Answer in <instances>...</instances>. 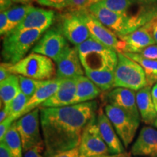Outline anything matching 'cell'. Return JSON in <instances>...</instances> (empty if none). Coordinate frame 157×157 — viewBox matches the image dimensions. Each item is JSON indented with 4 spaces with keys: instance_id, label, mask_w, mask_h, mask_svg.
Returning <instances> with one entry per match:
<instances>
[{
    "instance_id": "6da1fadb",
    "label": "cell",
    "mask_w": 157,
    "mask_h": 157,
    "mask_svg": "<svg viewBox=\"0 0 157 157\" xmlns=\"http://www.w3.org/2000/svg\"><path fill=\"white\" fill-rule=\"evenodd\" d=\"M98 107V102L92 101L65 107L39 108L44 155L78 147L84 129L97 116Z\"/></svg>"
},
{
    "instance_id": "7a4b0ae2",
    "label": "cell",
    "mask_w": 157,
    "mask_h": 157,
    "mask_svg": "<svg viewBox=\"0 0 157 157\" xmlns=\"http://www.w3.org/2000/svg\"><path fill=\"white\" fill-rule=\"evenodd\" d=\"M76 48L84 71H115L118 63L116 50L92 36Z\"/></svg>"
},
{
    "instance_id": "3957f363",
    "label": "cell",
    "mask_w": 157,
    "mask_h": 157,
    "mask_svg": "<svg viewBox=\"0 0 157 157\" xmlns=\"http://www.w3.org/2000/svg\"><path fill=\"white\" fill-rule=\"evenodd\" d=\"M44 32L40 30H26L12 32L4 37L2 58L4 62L14 65L25 58Z\"/></svg>"
},
{
    "instance_id": "277c9868",
    "label": "cell",
    "mask_w": 157,
    "mask_h": 157,
    "mask_svg": "<svg viewBox=\"0 0 157 157\" xmlns=\"http://www.w3.org/2000/svg\"><path fill=\"white\" fill-rule=\"evenodd\" d=\"M8 70L12 74L39 81L56 78V67L52 59L34 52H31L17 63L10 65Z\"/></svg>"
},
{
    "instance_id": "5b68a950",
    "label": "cell",
    "mask_w": 157,
    "mask_h": 157,
    "mask_svg": "<svg viewBox=\"0 0 157 157\" xmlns=\"http://www.w3.org/2000/svg\"><path fill=\"white\" fill-rule=\"evenodd\" d=\"M118 63L114 71V87L138 91L146 87V76L143 68L123 52H117Z\"/></svg>"
},
{
    "instance_id": "8992f818",
    "label": "cell",
    "mask_w": 157,
    "mask_h": 157,
    "mask_svg": "<svg viewBox=\"0 0 157 157\" xmlns=\"http://www.w3.org/2000/svg\"><path fill=\"white\" fill-rule=\"evenodd\" d=\"M56 26L68 42L77 47L91 37L87 25L77 12L65 11L59 14Z\"/></svg>"
},
{
    "instance_id": "52a82bcc",
    "label": "cell",
    "mask_w": 157,
    "mask_h": 157,
    "mask_svg": "<svg viewBox=\"0 0 157 157\" xmlns=\"http://www.w3.org/2000/svg\"><path fill=\"white\" fill-rule=\"evenodd\" d=\"M104 111L124 146L127 148L136 135L140 121L135 119L122 109L109 104L105 105Z\"/></svg>"
},
{
    "instance_id": "ba28073f",
    "label": "cell",
    "mask_w": 157,
    "mask_h": 157,
    "mask_svg": "<svg viewBox=\"0 0 157 157\" xmlns=\"http://www.w3.org/2000/svg\"><path fill=\"white\" fill-rule=\"evenodd\" d=\"M39 119L40 110L37 108L15 121L24 153L36 146L44 145L39 129Z\"/></svg>"
},
{
    "instance_id": "9c48e42d",
    "label": "cell",
    "mask_w": 157,
    "mask_h": 157,
    "mask_svg": "<svg viewBox=\"0 0 157 157\" xmlns=\"http://www.w3.org/2000/svg\"><path fill=\"white\" fill-rule=\"evenodd\" d=\"M70 48L67 39L56 26L47 30L32 48V52L43 55L56 62Z\"/></svg>"
},
{
    "instance_id": "30bf717a",
    "label": "cell",
    "mask_w": 157,
    "mask_h": 157,
    "mask_svg": "<svg viewBox=\"0 0 157 157\" xmlns=\"http://www.w3.org/2000/svg\"><path fill=\"white\" fill-rule=\"evenodd\" d=\"M96 117L90 121L82 134L78 146L80 157L103 156L111 154L109 147L100 132Z\"/></svg>"
},
{
    "instance_id": "8fae6325",
    "label": "cell",
    "mask_w": 157,
    "mask_h": 157,
    "mask_svg": "<svg viewBox=\"0 0 157 157\" xmlns=\"http://www.w3.org/2000/svg\"><path fill=\"white\" fill-rule=\"evenodd\" d=\"M82 21L87 25L91 36L102 44L117 51L123 52L124 43L111 29L107 28L96 19L87 9L77 11Z\"/></svg>"
},
{
    "instance_id": "7c38bea8",
    "label": "cell",
    "mask_w": 157,
    "mask_h": 157,
    "mask_svg": "<svg viewBox=\"0 0 157 157\" xmlns=\"http://www.w3.org/2000/svg\"><path fill=\"white\" fill-rule=\"evenodd\" d=\"M87 9L102 24L111 29L119 37L128 34L125 16L110 10L99 2L90 5Z\"/></svg>"
},
{
    "instance_id": "4fadbf2b",
    "label": "cell",
    "mask_w": 157,
    "mask_h": 157,
    "mask_svg": "<svg viewBox=\"0 0 157 157\" xmlns=\"http://www.w3.org/2000/svg\"><path fill=\"white\" fill-rule=\"evenodd\" d=\"M56 20V13L52 10L32 7L24 20L13 31L20 32L36 29L45 32L51 28Z\"/></svg>"
},
{
    "instance_id": "5bb4252c",
    "label": "cell",
    "mask_w": 157,
    "mask_h": 157,
    "mask_svg": "<svg viewBox=\"0 0 157 157\" xmlns=\"http://www.w3.org/2000/svg\"><path fill=\"white\" fill-rule=\"evenodd\" d=\"M103 99L107 104L119 108L137 120H140V113L137 106L136 94L134 90L116 87L105 93Z\"/></svg>"
},
{
    "instance_id": "9a60e30c",
    "label": "cell",
    "mask_w": 157,
    "mask_h": 157,
    "mask_svg": "<svg viewBox=\"0 0 157 157\" xmlns=\"http://www.w3.org/2000/svg\"><path fill=\"white\" fill-rule=\"evenodd\" d=\"M154 18L142 27L137 29L134 32L125 36H119V39L124 43L123 52L138 53L143 49L156 44L153 36Z\"/></svg>"
},
{
    "instance_id": "2e32d148",
    "label": "cell",
    "mask_w": 157,
    "mask_h": 157,
    "mask_svg": "<svg viewBox=\"0 0 157 157\" xmlns=\"http://www.w3.org/2000/svg\"><path fill=\"white\" fill-rule=\"evenodd\" d=\"M56 63L57 78L65 79L84 76L83 66L76 46H70L66 52L57 60Z\"/></svg>"
},
{
    "instance_id": "e0dca14e",
    "label": "cell",
    "mask_w": 157,
    "mask_h": 157,
    "mask_svg": "<svg viewBox=\"0 0 157 157\" xmlns=\"http://www.w3.org/2000/svg\"><path fill=\"white\" fill-rule=\"evenodd\" d=\"M97 123L103 139L109 147L110 153L112 155L121 154L124 153L123 143L118 136L114 127L106 114L101 109L97 113Z\"/></svg>"
},
{
    "instance_id": "ac0fdd59",
    "label": "cell",
    "mask_w": 157,
    "mask_h": 157,
    "mask_svg": "<svg viewBox=\"0 0 157 157\" xmlns=\"http://www.w3.org/2000/svg\"><path fill=\"white\" fill-rule=\"evenodd\" d=\"M134 156L157 157V130L151 127H143L131 148Z\"/></svg>"
},
{
    "instance_id": "d6986e66",
    "label": "cell",
    "mask_w": 157,
    "mask_h": 157,
    "mask_svg": "<svg viewBox=\"0 0 157 157\" xmlns=\"http://www.w3.org/2000/svg\"><path fill=\"white\" fill-rule=\"evenodd\" d=\"M76 78L63 80L58 91L39 108H59L74 105L76 93Z\"/></svg>"
},
{
    "instance_id": "ffe728a7",
    "label": "cell",
    "mask_w": 157,
    "mask_h": 157,
    "mask_svg": "<svg viewBox=\"0 0 157 157\" xmlns=\"http://www.w3.org/2000/svg\"><path fill=\"white\" fill-rule=\"evenodd\" d=\"M63 80V79L56 77L53 79L48 80L43 82V84L38 88L34 95L29 100L23 112L20 115V118L34 111L37 108H39L42 104L52 97L58 91Z\"/></svg>"
},
{
    "instance_id": "44dd1931",
    "label": "cell",
    "mask_w": 157,
    "mask_h": 157,
    "mask_svg": "<svg viewBox=\"0 0 157 157\" xmlns=\"http://www.w3.org/2000/svg\"><path fill=\"white\" fill-rule=\"evenodd\" d=\"M136 102L142 121L146 124H154L157 119V112L152 100L151 87L146 86L138 90Z\"/></svg>"
},
{
    "instance_id": "7402d4cb",
    "label": "cell",
    "mask_w": 157,
    "mask_h": 157,
    "mask_svg": "<svg viewBox=\"0 0 157 157\" xmlns=\"http://www.w3.org/2000/svg\"><path fill=\"white\" fill-rule=\"evenodd\" d=\"M76 78V93L74 104L92 101L101 94L102 90L87 76H79Z\"/></svg>"
},
{
    "instance_id": "603a6c76",
    "label": "cell",
    "mask_w": 157,
    "mask_h": 157,
    "mask_svg": "<svg viewBox=\"0 0 157 157\" xmlns=\"http://www.w3.org/2000/svg\"><path fill=\"white\" fill-rule=\"evenodd\" d=\"M125 56L137 63L144 70L146 76L147 86L152 87L157 83V60H150L138 53L123 52Z\"/></svg>"
},
{
    "instance_id": "cb8c5ba5",
    "label": "cell",
    "mask_w": 157,
    "mask_h": 157,
    "mask_svg": "<svg viewBox=\"0 0 157 157\" xmlns=\"http://www.w3.org/2000/svg\"><path fill=\"white\" fill-rule=\"evenodd\" d=\"M20 93L21 90L17 75L11 74L5 81L0 82L1 103H3V105H9Z\"/></svg>"
},
{
    "instance_id": "d4e9b609",
    "label": "cell",
    "mask_w": 157,
    "mask_h": 157,
    "mask_svg": "<svg viewBox=\"0 0 157 157\" xmlns=\"http://www.w3.org/2000/svg\"><path fill=\"white\" fill-rule=\"evenodd\" d=\"M86 76L102 91H109L114 87V71H84Z\"/></svg>"
},
{
    "instance_id": "484cf974",
    "label": "cell",
    "mask_w": 157,
    "mask_h": 157,
    "mask_svg": "<svg viewBox=\"0 0 157 157\" xmlns=\"http://www.w3.org/2000/svg\"><path fill=\"white\" fill-rule=\"evenodd\" d=\"M2 142L5 143L6 146L9 149L13 157H23V145L21 137L16 127L15 121L12 124L8 129L5 137H3Z\"/></svg>"
},
{
    "instance_id": "4316f807",
    "label": "cell",
    "mask_w": 157,
    "mask_h": 157,
    "mask_svg": "<svg viewBox=\"0 0 157 157\" xmlns=\"http://www.w3.org/2000/svg\"><path fill=\"white\" fill-rule=\"evenodd\" d=\"M32 7L33 6L31 5H15L5 11L7 18L13 25V29L16 28L24 20Z\"/></svg>"
},
{
    "instance_id": "83f0119b",
    "label": "cell",
    "mask_w": 157,
    "mask_h": 157,
    "mask_svg": "<svg viewBox=\"0 0 157 157\" xmlns=\"http://www.w3.org/2000/svg\"><path fill=\"white\" fill-rule=\"evenodd\" d=\"M98 2L120 15H124L133 5L137 4L135 0H101Z\"/></svg>"
},
{
    "instance_id": "f1b7e54d",
    "label": "cell",
    "mask_w": 157,
    "mask_h": 157,
    "mask_svg": "<svg viewBox=\"0 0 157 157\" xmlns=\"http://www.w3.org/2000/svg\"><path fill=\"white\" fill-rule=\"evenodd\" d=\"M29 100V98L21 92L10 103L9 105L4 106L8 111L9 116L14 117L16 121L20 118V115L23 112Z\"/></svg>"
},
{
    "instance_id": "f546056e",
    "label": "cell",
    "mask_w": 157,
    "mask_h": 157,
    "mask_svg": "<svg viewBox=\"0 0 157 157\" xmlns=\"http://www.w3.org/2000/svg\"><path fill=\"white\" fill-rule=\"evenodd\" d=\"M19 78L20 87L21 92L26 96L29 99L34 95L38 88L40 87L44 81H39L34 78L25 77L23 76L17 75Z\"/></svg>"
},
{
    "instance_id": "4dcf8cb0",
    "label": "cell",
    "mask_w": 157,
    "mask_h": 157,
    "mask_svg": "<svg viewBox=\"0 0 157 157\" xmlns=\"http://www.w3.org/2000/svg\"><path fill=\"white\" fill-rule=\"evenodd\" d=\"M36 2L40 5L45 7L59 10H66L71 5L72 0H37Z\"/></svg>"
},
{
    "instance_id": "1f68e13d",
    "label": "cell",
    "mask_w": 157,
    "mask_h": 157,
    "mask_svg": "<svg viewBox=\"0 0 157 157\" xmlns=\"http://www.w3.org/2000/svg\"><path fill=\"white\" fill-rule=\"evenodd\" d=\"M13 27L7 18L5 11L0 13V34L2 36H6L11 31H13Z\"/></svg>"
},
{
    "instance_id": "d6a6232c",
    "label": "cell",
    "mask_w": 157,
    "mask_h": 157,
    "mask_svg": "<svg viewBox=\"0 0 157 157\" xmlns=\"http://www.w3.org/2000/svg\"><path fill=\"white\" fill-rule=\"evenodd\" d=\"M144 58L150 60H157V44H152L141 50L138 52Z\"/></svg>"
},
{
    "instance_id": "836d02e7",
    "label": "cell",
    "mask_w": 157,
    "mask_h": 157,
    "mask_svg": "<svg viewBox=\"0 0 157 157\" xmlns=\"http://www.w3.org/2000/svg\"><path fill=\"white\" fill-rule=\"evenodd\" d=\"M89 0H72L71 5L65 11L77 12L87 9L88 7Z\"/></svg>"
},
{
    "instance_id": "e575fe53",
    "label": "cell",
    "mask_w": 157,
    "mask_h": 157,
    "mask_svg": "<svg viewBox=\"0 0 157 157\" xmlns=\"http://www.w3.org/2000/svg\"><path fill=\"white\" fill-rule=\"evenodd\" d=\"M15 121V119L14 117L8 116L7 119H5L2 122H1V124H0V140H2L5 134Z\"/></svg>"
},
{
    "instance_id": "d590c367",
    "label": "cell",
    "mask_w": 157,
    "mask_h": 157,
    "mask_svg": "<svg viewBox=\"0 0 157 157\" xmlns=\"http://www.w3.org/2000/svg\"><path fill=\"white\" fill-rule=\"evenodd\" d=\"M44 157H80L78 147L66 151L58 152L50 155H44Z\"/></svg>"
},
{
    "instance_id": "8d00e7d4",
    "label": "cell",
    "mask_w": 157,
    "mask_h": 157,
    "mask_svg": "<svg viewBox=\"0 0 157 157\" xmlns=\"http://www.w3.org/2000/svg\"><path fill=\"white\" fill-rule=\"evenodd\" d=\"M44 149H45L44 145L36 146L29 150L28 151L25 152L23 157H44L42 155L43 153L44 152Z\"/></svg>"
},
{
    "instance_id": "74e56055",
    "label": "cell",
    "mask_w": 157,
    "mask_h": 157,
    "mask_svg": "<svg viewBox=\"0 0 157 157\" xmlns=\"http://www.w3.org/2000/svg\"><path fill=\"white\" fill-rule=\"evenodd\" d=\"M10 65L7 63H2L1 66H0V82L5 81L6 78H7L10 76L11 75V73L9 71L8 67Z\"/></svg>"
},
{
    "instance_id": "f35d334b",
    "label": "cell",
    "mask_w": 157,
    "mask_h": 157,
    "mask_svg": "<svg viewBox=\"0 0 157 157\" xmlns=\"http://www.w3.org/2000/svg\"><path fill=\"white\" fill-rule=\"evenodd\" d=\"M0 157H13L5 143L2 141L0 143Z\"/></svg>"
},
{
    "instance_id": "ab89813d",
    "label": "cell",
    "mask_w": 157,
    "mask_h": 157,
    "mask_svg": "<svg viewBox=\"0 0 157 157\" xmlns=\"http://www.w3.org/2000/svg\"><path fill=\"white\" fill-rule=\"evenodd\" d=\"M13 5V0H0V10L4 12L7 10Z\"/></svg>"
},
{
    "instance_id": "60d3db41",
    "label": "cell",
    "mask_w": 157,
    "mask_h": 157,
    "mask_svg": "<svg viewBox=\"0 0 157 157\" xmlns=\"http://www.w3.org/2000/svg\"><path fill=\"white\" fill-rule=\"evenodd\" d=\"M151 96H152V100L154 102L155 109L156 110L157 112V83L155 84L154 87L151 89Z\"/></svg>"
},
{
    "instance_id": "b9f144b4",
    "label": "cell",
    "mask_w": 157,
    "mask_h": 157,
    "mask_svg": "<svg viewBox=\"0 0 157 157\" xmlns=\"http://www.w3.org/2000/svg\"><path fill=\"white\" fill-rule=\"evenodd\" d=\"M137 3L141 5H157V0H135Z\"/></svg>"
},
{
    "instance_id": "7bdbcfd3",
    "label": "cell",
    "mask_w": 157,
    "mask_h": 157,
    "mask_svg": "<svg viewBox=\"0 0 157 157\" xmlns=\"http://www.w3.org/2000/svg\"><path fill=\"white\" fill-rule=\"evenodd\" d=\"M153 36H154L155 42L157 44V16L154 18V23L153 26Z\"/></svg>"
},
{
    "instance_id": "ee69618b",
    "label": "cell",
    "mask_w": 157,
    "mask_h": 157,
    "mask_svg": "<svg viewBox=\"0 0 157 157\" xmlns=\"http://www.w3.org/2000/svg\"><path fill=\"white\" fill-rule=\"evenodd\" d=\"M129 155L127 154L126 153H124L121 154H117V155H111V156H95V157H127Z\"/></svg>"
},
{
    "instance_id": "f6af8a7d",
    "label": "cell",
    "mask_w": 157,
    "mask_h": 157,
    "mask_svg": "<svg viewBox=\"0 0 157 157\" xmlns=\"http://www.w3.org/2000/svg\"><path fill=\"white\" fill-rule=\"evenodd\" d=\"M35 1H37V0H20V2L22 5H30L31 3L34 2Z\"/></svg>"
},
{
    "instance_id": "bcb514c9",
    "label": "cell",
    "mask_w": 157,
    "mask_h": 157,
    "mask_svg": "<svg viewBox=\"0 0 157 157\" xmlns=\"http://www.w3.org/2000/svg\"><path fill=\"white\" fill-rule=\"evenodd\" d=\"M101 1V0H89V2H88V7H89L90 5H93L94 3H96L98 2Z\"/></svg>"
},
{
    "instance_id": "7dc6e473",
    "label": "cell",
    "mask_w": 157,
    "mask_h": 157,
    "mask_svg": "<svg viewBox=\"0 0 157 157\" xmlns=\"http://www.w3.org/2000/svg\"><path fill=\"white\" fill-rule=\"evenodd\" d=\"M154 126L156 127V128H157V119H156V121H155V122H154Z\"/></svg>"
},
{
    "instance_id": "c3c4849f",
    "label": "cell",
    "mask_w": 157,
    "mask_h": 157,
    "mask_svg": "<svg viewBox=\"0 0 157 157\" xmlns=\"http://www.w3.org/2000/svg\"><path fill=\"white\" fill-rule=\"evenodd\" d=\"M13 2H15V3H19L20 2V0H13Z\"/></svg>"
}]
</instances>
